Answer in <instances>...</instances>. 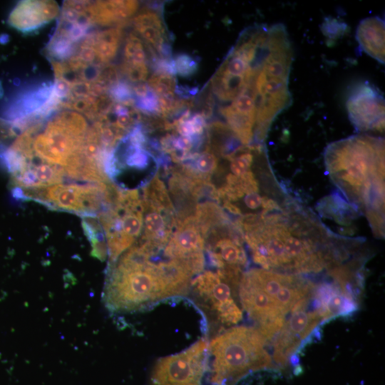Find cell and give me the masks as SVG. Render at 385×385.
<instances>
[{
    "instance_id": "obj_1",
    "label": "cell",
    "mask_w": 385,
    "mask_h": 385,
    "mask_svg": "<svg viewBox=\"0 0 385 385\" xmlns=\"http://www.w3.org/2000/svg\"><path fill=\"white\" fill-rule=\"evenodd\" d=\"M254 261L265 270L330 276L360 241L331 231L293 199L282 210L236 222Z\"/></svg>"
},
{
    "instance_id": "obj_10",
    "label": "cell",
    "mask_w": 385,
    "mask_h": 385,
    "mask_svg": "<svg viewBox=\"0 0 385 385\" xmlns=\"http://www.w3.org/2000/svg\"><path fill=\"white\" fill-rule=\"evenodd\" d=\"M60 13L53 1H21L10 12L8 24L23 33H31L53 20Z\"/></svg>"
},
{
    "instance_id": "obj_18",
    "label": "cell",
    "mask_w": 385,
    "mask_h": 385,
    "mask_svg": "<svg viewBox=\"0 0 385 385\" xmlns=\"http://www.w3.org/2000/svg\"><path fill=\"white\" fill-rule=\"evenodd\" d=\"M61 165L39 163L36 165H29L35 173L38 180L46 187L60 184L65 174L63 167Z\"/></svg>"
},
{
    "instance_id": "obj_19",
    "label": "cell",
    "mask_w": 385,
    "mask_h": 385,
    "mask_svg": "<svg viewBox=\"0 0 385 385\" xmlns=\"http://www.w3.org/2000/svg\"><path fill=\"white\" fill-rule=\"evenodd\" d=\"M147 84L158 97L175 96L177 85L173 76L153 73L148 80Z\"/></svg>"
},
{
    "instance_id": "obj_11",
    "label": "cell",
    "mask_w": 385,
    "mask_h": 385,
    "mask_svg": "<svg viewBox=\"0 0 385 385\" xmlns=\"http://www.w3.org/2000/svg\"><path fill=\"white\" fill-rule=\"evenodd\" d=\"M53 83H41L20 91L4 106L1 118L6 123L24 118L40 108L49 98Z\"/></svg>"
},
{
    "instance_id": "obj_9",
    "label": "cell",
    "mask_w": 385,
    "mask_h": 385,
    "mask_svg": "<svg viewBox=\"0 0 385 385\" xmlns=\"http://www.w3.org/2000/svg\"><path fill=\"white\" fill-rule=\"evenodd\" d=\"M84 138L75 137L69 130L53 119L47 123L43 133L33 141V150L43 160L64 167L68 158L79 150Z\"/></svg>"
},
{
    "instance_id": "obj_13",
    "label": "cell",
    "mask_w": 385,
    "mask_h": 385,
    "mask_svg": "<svg viewBox=\"0 0 385 385\" xmlns=\"http://www.w3.org/2000/svg\"><path fill=\"white\" fill-rule=\"evenodd\" d=\"M292 310L289 319L279 331L278 339L286 347L294 350L301 340L314 329L322 319L318 312H307L305 307Z\"/></svg>"
},
{
    "instance_id": "obj_6",
    "label": "cell",
    "mask_w": 385,
    "mask_h": 385,
    "mask_svg": "<svg viewBox=\"0 0 385 385\" xmlns=\"http://www.w3.org/2000/svg\"><path fill=\"white\" fill-rule=\"evenodd\" d=\"M207 348L205 339H200L180 353L159 359L151 374V385H209Z\"/></svg>"
},
{
    "instance_id": "obj_23",
    "label": "cell",
    "mask_w": 385,
    "mask_h": 385,
    "mask_svg": "<svg viewBox=\"0 0 385 385\" xmlns=\"http://www.w3.org/2000/svg\"><path fill=\"white\" fill-rule=\"evenodd\" d=\"M173 60L176 73L182 77L190 76L197 71L198 62L188 54H178Z\"/></svg>"
},
{
    "instance_id": "obj_25",
    "label": "cell",
    "mask_w": 385,
    "mask_h": 385,
    "mask_svg": "<svg viewBox=\"0 0 385 385\" xmlns=\"http://www.w3.org/2000/svg\"><path fill=\"white\" fill-rule=\"evenodd\" d=\"M347 26L338 21L333 18L326 19L322 24V31L325 36L329 38H336L340 35H343Z\"/></svg>"
},
{
    "instance_id": "obj_4",
    "label": "cell",
    "mask_w": 385,
    "mask_h": 385,
    "mask_svg": "<svg viewBox=\"0 0 385 385\" xmlns=\"http://www.w3.org/2000/svg\"><path fill=\"white\" fill-rule=\"evenodd\" d=\"M150 252L132 245L108 265L102 301L111 313H132L170 298L165 283Z\"/></svg>"
},
{
    "instance_id": "obj_29",
    "label": "cell",
    "mask_w": 385,
    "mask_h": 385,
    "mask_svg": "<svg viewBox=\"0 0 385 385\" xmlns=\"http://www.w3.org/2000/svg\"><path fill=\"white\" fill-rule=\"evenodd\" d=\"M133 92L135 98L144 97L150 90L147 83L141 82L132 86Z\"/></svg>"
},
{
    "instance_id": "obj_16",
    "label": "cell",
    "mask_w": 385,
    "mask_h": 385,
    "mask_svg": "<svg viewBox=\"0 0 385 385\" xmlns=\"http://www.w3.org/2000/svg\"><path fill=\"white\" fill-rule=\"evenodd\" d=\"M76 50V43L68 38L67 34L57 30L46 47L50 60L61 62L68 60L75 55Z\"/></svg>"
},
{
    "instance_id": "obj_17",
    "label": "cell",
    "mask_w": 385,
    "mask_h": 385,
    "mask_svg": "<svg viewBox=\"0 0 385 385\" xmlns=\"http://www.w3.org/2000/svg\"><path fill=\"white\" fill-rule=\"evenodd\" d=\"M69 130L75 137L84 138L88 124L84 117L74 111H61L52 118Z\"/></svg>"
},
{
    "instance_id": "obj_2",
    "label": "cell",
    "mask_w": 385,
    "mask_h": 385,
    "mask_svg": "<svg viewBox=\"0 0 385 385\" xmlns=\"http://www.w3.org/2000/svg\"><path fill=\"white\" fill-rule=\"evenodd\" d=\"M324 158L332 183L366 215L374 235L384 237V139L363 134L337 140L327 146Z\"/></svg>"
},
{
    "instance_id": "obj_27",
    "label": "cell",
    "mask_w": 385,
    "mask_h": 385,
    "mask_svg": "<svg viewBox=\"0 0 385 385\" xmlns=\"http://www.w3.org/2000/svg\"><path fill=\"white\" fill-rule=\"evenodd\" d=\"M101 68L92 64H86L79 72L81 80L89 83L95 82Z\"/></svg>"
},
{
    "instance_id": "obj_20",
    "label": "cell",
    "mask_w": 385,
    "mask_h": 385,
    "mask_svg": "<svg viewBox=\"0 0 385 385\" xmlns=\"http://www.w3.org/2000/svg\"><path fill=\"white\" fill-rule=\"evenodd\" d=\"M134 28L152 26L166 32L160 14L153 9H145L136 14L132 19Z\"/></svg>"
},
{
    "instance_id": "obj_3",
    "label": "cell",
    "mask_w": 385,
    "mask_h": 385,
    "mask_svg": "<svg viewBox=\"0 0 385 385\" xmlns=\"http://www.w3.org/2000/svg\"><path fill=\"white\" fill-rule=\"evenodd\" d=\"M211 184L216 202L237 218L267 209H280L290 199L271 167L266 147L242 144L219 158Z\"/></svg>"
},
{
    "instance_id": "obj_30",
    "label": "cell",
    "mask_w": 385,
    "mask_h": 385,
    "mask_svg": "<svg viewBox=\"0 0 385 385\" xmlns=\"http://www.w3.org/2000/svg\"><path fill=\"white\" fill-rule=\"evenodd\" d=\"M5 137H9L7 125L6 127H0V153L6 148L1 141V139Z\"/></svg>"
},
{
    "instance_id": "obj_28",
    "label": "cell",
    "mask_w": 385,
    "mask_h": 385,
    "mask_svg": "<svg viewBox=\"0 0 385 385\" xmlns=\"http://www.w3.org/2000/svg\"><path fill=\"white\" fill-rule=\"evenodd\" d=\"M90 1H66L63 7L68 8L78 14H84L90 5Z\"/></svg>"
},
{
    "instance_id": "obj_7",
    "label": "cell",
    "mask_w": 385,
    "mask_h": 385,
    "mask_svg": "<svg viewBox=\"0 0 385 385\" xmlns=\"http://www.w3.org/2000/svg\"><path fill=\"white\" fill-rule=\"evenodd\" d=\"M242 274L227 270H207L198 274L191 284L222 324H235L242 312L232 298V289L239 288Z\"/></svg>"
},
{
    "instance_id": "obj_15",
    "label": "cell",
    "mask_w": 385,
    "mask_h": 385,
    "mask_svg": "<svg viewBox=\"0 0 385 385\" xmlns=\"http://www.w3.org/2000/svg\"><path fill=\"white\" fill-rule=\"evenodd\" d=\"M82 227L88 237L92 250L91 254L94 257L104 261L108 255L106 240L98 220L94 217H83Z\"/></svg>"
},
{
    "instance_id": "obj_26",
    "label": "cell",
    "mask_w": 385,
    "mask_h": 385,
    "mask_svg": "<svg viewBox=\"0 0 385 385\" xmlns=\"http://www.w3.org/2000/svg\"><path fill=\"white\" fill-rule=\"evenodd\" d=\"M115 104V101L108 93H105L98 96L94 103V110L97 120L100 117L106 115L112 112Z\"/></svg>"
},
{
    "instance_id": "obj_22",
    "label": "cell",
    "mask_w": 385,
    "mask_h": 385,
    "mask_svg": "<svg viewBox=\"0 0 385 385\" xmlns=\"http://www.w3.org/2000/svg\"><path fill=\"white\" fill-rule=\"evenodd\" d=\"M108 93L115 103H123L135 98L132 86L127 80L122 78L110 88Z\"/></svg>"
},
{
    "instance_id": "obj_12",
    "label": "cell",
    "mask_w": 385,
    "mask_h": 385,
    "mask_svg": "<svg viewBox=\"0 0 385 385\" xmlns=\"http://www.w3.org/2000/svg\"><path fill=\"white\" fill-rule=\"evenodd\" d=\"M137 1H91L85 15L93 25H120L126 22L138 8Z\"/></svg>"
},
{
    "instance_id": "obj_24",
    "label": "cell",
    "mask_w": 385,
    "mask_h": 385,
    "mask_svg": "<svg viewBox=\"0 0 385 385\" xmlns=\"http://www.w3.org/2000/svg\"><path fill=\"white\" fill-rule=\"evenodd\" d=\"M135 106L142 113L158 115V96L150 89L144 97L135 98Z\"/></svg>"
},
{
    "instance_id": "obj_14",
    "label": "cell",
    "mask_w": 385,
    "mask_h": 385,
    "mask_svg": "<svg viewBox=\"0 0 385 385\" xmlns=\"http://www.w3.org/2000/svg\"><path fill=\"white\" fill-rule=\"evenodd\" d=\"M384 21L375 16L361 20L356 31L359 47L381 63H384Z\"/></svg>"
},
{
    "instance_id": "obj_8",
    "label": "cell",
    "mask_w": 385,
    "mask_h": 385,
    "mask_svg": "<svg viewBox=\"0 0 385 385\" xmlns=\"http://www.w3.org/2000/svg\"><path fill=\"white\" fill-rule=\"evenodd\" d=\"M348 117L360 132L382 131L384 128V98L371 83H357L350 89L346 101Z\"/></svg>"
},
{
    "instance_id": "obj_5",
    "label": "cell",
    "mask_w": 385,
    "mask_h": 385,
    "mask_svg": "<svg viewBox=\"0 0 385 385\" xmlns=\"http://www.w3.org/2000/svg\"><path fill=\"white\" fill-rule=\"evenodd\" d=\"M265 342L257 329L242 326L213 338L207 348L209 385H234L250 371L271 366Z\"/></svg>"
},
{
    "instance_id": "obj_21",
    "label": "cell",
    "mask_w": 385,
    "mask_h": 385,
    "mask_svg": "<svg viewBox=\"0 0 385 385\" xmlns=\"http://www.w3.org/2000/svg\"><path fill=\"white\" fill-rule=\"evenodd\" d=\"M118 69L121 76L133 83L144 82L148 75V64L133 65L123 62Z\"/></svg>"
}]
</instances>
